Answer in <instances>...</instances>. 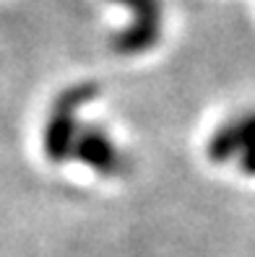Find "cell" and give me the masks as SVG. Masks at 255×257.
<instances>
[{
    "label": "cell",
    "instance_id": "obj_1",
    "mask_svg": "<svg viewBox=\"0 0 255 257\" xmlns=\"http://www.w3.org/2000/svg\"><path fill=\"white\" fill-rule=\"evenodd\" d=\"M99 96L97 83H78L70 86L65 91H60V96L52 104L50 119L44 125V154L50 161L60 164L68 156H73V146L78 138V109L86 107L89 101H94Z\"/></svg>",
    "mask_w": 255,
    "mask_h": 257
},
{
    "label": "cell",
    "instance_id": "obj_2",
    "mask_svg": "<svg viewBox=\"0 0 255 257\" xmlns=\"http://www.w3.org/2000/svg\"><path fill=\"white\" fill-rule=\"evenodd\" d=\"M133 11V24L112 39L120 55H141L151 50L161 37V3L159 0H117Z\"/></svg>",
    "mask_w": 255,
    "mask_h": 257
},
{
    "label": "cell",
    "instance_id": "obj_3",
    "mask_svg": "<svg viewBox=\"0 0 255 257\" xmlns=\"http://www.w3.org/2000/svg\"><path fill=\"white\" fill-rule=\"evenodd\" d=\"M73 156L81 159L89 169H94L104 177H115L125 169V161L120 151L112 146L107 133L99 127H81L76 146H73Z\"/></svg>",
    "mask_w": 255,
    "mask_h": 257
},
{
    "label": "cell",
    "instance_id": "obj_4",
    "mask_svg": "<svg viewBox=\"0 0 255 257\" xmlns=\"http://www.w3.org/2000/svg\"><path fill=\"white\" fill-rule=\"evenodd\" d=\"M232 156H237V138H234L232 125H224L211 135V141H208V159L211 161H227Z\"/></svg>",
    "mask_w": 255,
    "mask_h": 257
},
{
    "label": "cell",
    "instance_id": "obj_5",
    "mask_svg": "<svg viewBox=\"0 0 255 257\" xmlns=\"http://www.w3.org/2000/svg\"><path fill=\"white\" fill-rule=\"evenodd\" d=\"M239 169L250 177H255V143L239 151Z\"/></svg>",
    "mask_w": 255,
    "mask_h": 257
}]
</instances>
